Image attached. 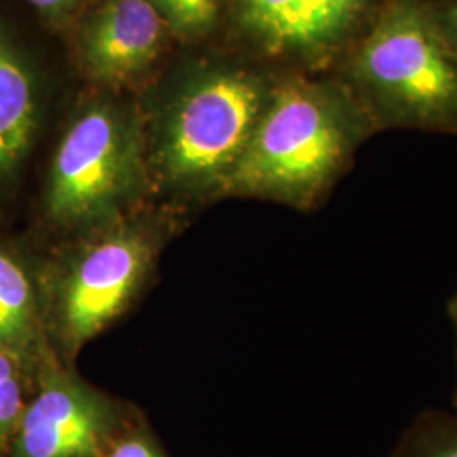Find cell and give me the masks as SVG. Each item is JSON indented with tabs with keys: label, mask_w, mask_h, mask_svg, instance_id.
I'll list each match as a JSON object with an SVG mask.
<instances>
[{
	"label": "cell",
	"mask_w": 457,
	"mask_h": 457,
	"mask_svg": "<svg viewBox=\"0 0 457 457\" xmlns=\"http://www.w3.org/2000/svg\"><path fill=\"white\" fill-rule=\"evenodd\" d=\"M375 124L334 73L281 71L219 192L319 209L353 170Z\"/></svg>",
	"instance_id": "obj_1"
},
{
	"label": "cell",
	"mask_w": 457,
	"mask_h": 457,
	"mask_svg": "<svg viewBox=\"0 0 457 457\" xmlns=\"http://www.w3.org/2000/svg\"><path fill=\"white\" fill-rule=\"evenodd\" d=\"M376 132L457 136V58L425 0H385L334 70Z\"/></svg>",
	"instance_id": "obj_2"
},
{
	"label": "cell",
	"mask_w": 457,
	"mask_h": 457,
	"mask_svg": "<svg viewBox=\"0 0 457 457\" xmlns=\"http://www.w3.org/2000/svg\"><path fill=\"white\" fill-rule=\"evenodd\" d=\"M87 232L49 283V322L66 356H75L126 312L162 247L154 228L120 217Z\"/></svg>",
	"instance_id": "obj_3"
},
{
	"label": "cell",
	"mask_w": 457,
	"mask_h": 457,
	"mask_svg": "<svg viewBox=\"0 0 457 457\" xmlns=\"http://www.w3.org/2000/svg\"><path fill=\"white\" fill-rule=\"evenodd\" d=\"M278 75L249 68L217 71L195 85L164 124L158 164L179 187L220 188L243 154Z\"/></svg>",
	"instance_id": "obj_4"
},
{
	"label": "cell",
	"mask_w": 457,
	"mask_h": 457,
	"mask_svg": "<svg viewBox=\"0 0 457 457\" xmlns=\"http://www.w3.org/2000/svg\"><path fill=\"white\" fill-rule=\"evenodd\" d=\"M141 179V147L111 105L83 111L66 129L49 168L45 207L65 228H100L119 219Z\"/></svg>",
	"instance_id": "obj_5"
},
{
	"label": "cell",
	"mask_w": 457,
	"mask_h": 457,
	"mask_svg": "<svg viewBox=\"0 0 457 457\" xmlns=\"http://www.w3.org/2000/svg\"><path fill=\"white\" fill-rule=\"evenodd\" d=\"M247 49L283 71L330 73L385 0H224Z\"/></svg>",
	"instance_id": "obj_6"
},
{
	"label": "cell",
	"mask_w": 457,
	"mask_h": 457,
	"mask_svg": "<svg viewBox=\"0 0 457 457\" xmlns=\"http://www.w3.org/2000/svg\"><path fill=\"white\" fill-rule=\"evenodd\" d=\"M119 410L105 395L54 361L41 370L39 386L11 444V457H100L114 442Z\"/></svg>",
	"instance_id": "obj_7"
},
{
	"label": "cell",
	"mask_w": 457,
	"mask_h": 457,
	"mask_svg": "<svg viewBox=\"0 0 457 457\" xmlns=\"http://www.w3.org/2000/svg\"><path fill=\"white\" fill-rule=\"evenodd\" d=\"M164 26L149 0H109L83 31V65L97 82H126L158 56Z\"/></svg>",
	"instance_id": "obj_8"
},
{
	"label": "cell",
	"mask_w": 457,
	"mask_h": 457,
	"mask_svg": "<svg viewBox=\"0 0 457 457\" xmlns=\"http://www.w3.org/2000/svg\"><path fill=\"white\" fill-rule=\"evenodd\" d=\"M37 92L29 65L0 31V181L24 163L37 131Z\"/></svg>",
	"instance_id": "obj_9"
},
{
	"label": "cell",
	"mask_w": 457,
	"mask_h": 457,
	"mask_svg": "<svg viewBox=\"0 0 457 457\" xmlns=\"http://www.w3.org/2000/svg\"><path fill=\"white\" fill-rule=\"evenodd\" d=\"M0 347L16 353L29 368H43L49 358L43 313L28 268L0 241Z\"/></svg>",
	"instance_id": "obj_10"
},
{
	"label": "cell",
	"mask_w": 457,
	"mask_h": 457,
	"mask_svg": "<svg viewBox=\"0 0 457 457\" xmlns=\"http://www.w3.org/2000/svg\"><path fill=\"white\" fill-rule=\"evenodd\" d=\"M390 457H457V410H422L403 430Z\"/></svg>",
	"instance_id": "obj_11"
},
{
	"label": "cell",
	"mask_w": 457,
	"mask_h": 457,
	"mask_svg": "<svg viewBox=\"0 0 457 457\" xmlns=\"http://www.w3.org/2000/svg\"><path fill=\"white\" fill-rule=\"evenodd\" d=\"M29 364L16 353L0 347V457L11 451L17 427L26 409L24 381Z\"/></svg>",
	"instance_id": "obj_12"
},
{
	"label": "cell",
	"mask_w": 457,
	"mask_h": 457,
	"mask_svg": "<svg viewBox=\"0 0 457 457\" xmlns=\"http://www.w3.org/2000/svg\"><path fill=\"white\" fill-rule=\"evenodd\" d=\"M164 24L177 33L195 36L205 33L217 22L219 0H149Z\"/></svg>",
	"instance_id": "obj_13"
},
{
	"label": "cell",
	"mask_w": 457,
	"mask_h": 457,
	"mask_svg": "<svg viewBox=\"0 0 457 457\" xmlns=\"http://www.w3.org/2000/svg\"><path fill=\"white\" fill-rule=\"evenodd\" d=\"M428 14L434 21L447 48L457 58V0H425Z\"/></svg>",
	"instance_id": "obj_14"
},
{
	"label": "cell",
	"mask_w": 457,
	"mask_h": 457,
	"mask_svg": "<svg viewBox=\"0 0 457 457\" xmlns=\"http://www.w3.org/2000/svg\"><path fill=\"white\" fill-rule=\"evenodd\" d=\"M100 457H164L149 436L139 432L112 442Z\"/></svg>",
	"instance_id": "obj_15"
},
{
	"label": "cell",
	"mask_w": 457,
	"mask_h": 457,
	"mask_svg": "<svg viewBox=\"0 0 457 457\" xmlns=\"http://www.w3.org/2000/svg\"><path fill=\"white\" fill-rule=\"evenodd\" d=\"M48 19H62L77 9L82 0H24Z\"/></svg>",
	"instance_id": "obj_16"
},
{
	"label": "cell",
	"mask_w": 457,
	"mask_h": 457,
	"mask_svg": "<svg viewBox=\"0 0 457 457\" xmlns=\"http://www.w3.org/2000/svg\"><path fill=\"white\" fill-rule=\"evenodd\" d=\"M447 317L451 320V326L454 330V337H456V386H454V393H453V407L457 410V290L447 302Z\"/></svg>",
	"instance_id": "obj_17"
}]
</instances>
